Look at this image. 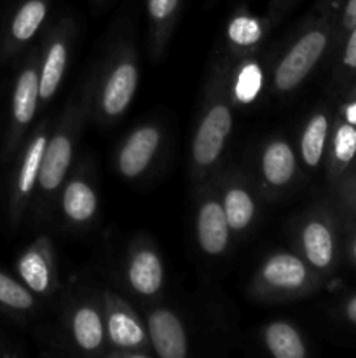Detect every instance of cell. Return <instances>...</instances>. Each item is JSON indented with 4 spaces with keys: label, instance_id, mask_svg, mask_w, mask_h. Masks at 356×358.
Instances as JSON below:
<instances>
[{
    "label": "cell",
    "instance_id": "19",
    "mask_svg": "<svg viewBox=\"0 0 356 358\" xmlns=\"http://www.w3.org/2000/svg\"><path fill=\"white\" fill-rule=\"evenodd\" d=\"M328 136V117L325 114H314L304 128L300 138V154L307 166L316 168L323 157Z\"/></svg>",
    "mask_w": 356,
    "mask_h": 358
},
{
    "label": "cell",
    "instance_id": "21",
    "mask_svg": "<svg viewBox=\"0 0 356 358\" xmlns=\"http://www.w3.org/2000/svg\"><path fill=\"white\" fill-rule=\"evenodd\" d=\"M45 145H47V136L40 133L38 136H35L34 142L28 147L27 154H24L23 164L20 168V175H17V192L21 196L30 194L34 191L35 184H37Z\"/></svg>",
    "mask_w": 356,
    "mask_h": 358
},
{
    "label": "cell",
    "instance_id": "10",
    "mask_svg": "<svg viewBox=\"0 0 356 358\" xmlns=\"http://www.w3.org/2000/svg\"><path fill=\"white\" fill-rule=\"evenodd\" d=\"M163 264L154 248L142 247L133 252L128 264V282L136 294L156 296L163 287Z\"/></svg>",
    "mask_w": 356,
    "mask_h": 358
},
{
    "label": "cell",
    "instance_id": "1",
    "mask_svg": "<svg viewBox=\"0 0 356 358\" xmlns=\"http://www.w3.org/2000/svg\"><path fill=\"white\" fill-rule=\"evenodd\" d=\"M328 45V31L316 27L300 35L286 51L274 72V87L279 93L295 90L316 66Z\"/></svg>",
    "mask_w": 356,
    "mask_h": 358
},
{
    "label": "cell",
    "instance_id": "18",
    "mask_svg": "<svg viewBox=\"0 0 356 358\" xmlns=\"http://www.w3.org/2000/svg\"><path fill=\"white\" fill-rule=\"evenodd\" d=\"M38 72L35 69H24L17 77L13 96V115L17 124H28L37 110Z\"/></svg>",
    "mask_w": 356,
    "mask_h": 358
},
{
    "label": "cell",
    "instance_id": "5",
    "mask_svg": "<svg viewBox=\"0 0 356 358\" xmlns=\"http://www.w3.org/2000/svg\"><path fill=\"white\" fill-rule=\"evenodd\" d=\"M138 86V69L129 58L121 59L108 72L101 91V110L107 117H119L131 103Z\"/></svg>",
    "mask_w": 356,
    "mask_h": 358
},
{
    "label": "cell",
    "instance_id": "15",
    "mask_svg": "<svg viewBox=\"0 0 356 358\" xmlns=\"http://www.w3.org/2000/svg\"><path fill=\"white\" fill-rule=\"evenodd\" d=\"M61 206L63 212L70 220H73V222H87L96 213V192L86 180L75 178V180L68 182V185L63 191Z\"/></svg>",
    "mask_w": 356,
    "mask_h": 358
},
{
    "label": "cell",
    "instance_id": "20",
    "mask_svg": "<svg viewBox=\"0 0 356 358\" xmlns=\"http://www.w3.org/2000/svg\"><path fill=\"white\" fill-rule=\"evenodd\" d=\"M223 213L230 231H244L255 215V203L250 192L243 187L227 189L222 201Z\"/></svg>",
    "mask_w": 356,
    "mask_h": 358
},
{
    "label": "cell",
    "instance_id": "13",
    "mask_svg": "<svg viewBox=\"0 0 356 358\" xmlns=\"http://www.w3.org/2000/svg\"><path fill=\"white\" fill-rule=\"evenodd\" d=\"M105 334V320L96 308L89 304L77 308L72 317V336L82 352H98L103 346Z\"/></svg>",
    "mask_w": 356,
    "mask_h": 358
},
{
    "label": "cell",
    "instance_id": "8",
    "mask_svg": "<svg viewBox=\"0 0 356 358\" xmlns=\"http://www.w3.org/2000/svg\"><path fill=\"white\" fill-rule=\"evenodd\" d=\"M72 136L66 129H61L51 140H47L40 171H38V184L45 192H54L61 185L72 163Z\"/></svg>",
    "mask_w": 356,
    "mask_h": 358
},
{
    "label": "cell",
    "instance_id": "31",
    "mask_svg": "<svg viewBox=\"0 0 356 358\" xmlns=\"http://www.w3.org/2000/svg\"><path fill=\"white\" fill-rule=\"evenodd\" d=\"M346 318L356 325V296H353L346 304Z\"/></svg>",
    "mask_w": 356,
    "mask_h": 358
},
{
    "label": "cell",
    "instance_id": "30",
    "mask_svg": "<svg viewBox=\"0 0 356 358\" xmlns=\"http://www.w3.org/2000/svg\"><path fill=\"white\" fill-rule=\"evenodd\" d=\"M342 117H344V121L351 122V124L356 126V100L349 101L348 105H344V108H342Z\"/></svg>",
    "mask_w": 356,
    "mask_h": 358
},
{
    "label": "cell",
    "instance_id": "4",
    "mask_svg": "<svg viewBox=\"0 0 356 358\" xmlns=\"http://www.w3.org/2000/svg\"><path fill=\"white\" fill-rule=\"evenodd\" d=\"M147 334L161 358L187 357V334L180 318L170 310H154L147 317Z\"/></svg>",
    "mask_w": 356,
    "mask_h": 358
},
{
    "label": "cell",
    "instance_id": "7",
    "mask_svg": "<svg viewBox=\"0 0 356 358\" xmlns=\"http://www.w3.org/2000/svg\"><path fill=\"white\" fill-rule=\"evenodd\" d=\"M258 278L264 287L278 292H293L306 287L309 273L306 264L293 254H274L264 262Z\"/></svg>",
    "mask_w": 356,
    "mask_h": 358
},
{
    "label": "cell",
    "instance_id": "16",
    "mask_svg": "<svg viewBox=\"0 0 356 358\" xmlns=\"http://www.w3.org/2000/svg\"><path fill=\"white\" fill-rule=\"evenodd\" d=\"M264 341L272 357L304 358L307 355L306 345L299 331L286 322H272L264 331Z\"/></svg>",
    "mask_w": 356,
    "mask_h": 358
},
{
    "label": "cell",
    "instance_id": "27",
    "mask_svg": "<svg viewBox=\"0 0 356 358\" xmlns=\"http://www.w3.org/2000/svg\"><path fill=\"white\" fill-rule=\"evenodd\" d=\"M180 0H149V14L156 23H164L171 17Z\"/></svg>",
    "mask_w": 356,
    "mask_h": 358
},
{
    "label": "cell",
    "instance_id": "17",
    "mask_svg": "<svg viewBox=\"0 0 356 358\" xmlns=\"http://www.w3.org/2000/svg\"><path fill=\"white\" fill-rule=\"evenodd\" d=\"M66 58H68V48H66L65 41L58 38V41L51 42L44 63H42L40 73H38L40 100H51L56 94L59 84H61L63 73H65Z\"/></svg>",
    "mask_w": 356,
    "mask_h": 358
},
{
    "label": "cell",
    "instance_id": "3",
    "mask_svg": "<svg viewBox=\"0 0 356 358\" xmlns=\"http://www.w3.org/2000/svg\"><path fill=\"white\" fill-rule=\"evenodd\" d=\"M105 331L110 345L121 352H136L147 346L149 334L142 322L114 294L105 296Z\"/></svg>",
    "mask_w": 356,
    "mask_h": 358
},
{
    "label": "cell",
    "instance_id": "32",
    "mask_svg": "<svg viewBox=\"0 0 356 358\" xmlns=\"http://www.w3.org/2000/svg\"><path fill=\"white\" fill-rule=\"evenodd\" d=\"M353 259L356 261V240H355V243H353Z\"/></svg>",
    "mask_w": 356,
    "mask_h": 358
},
{
    "label": "cell",
    "instance_id": "6",
    "mask_svg": "<svg viewBox=\"0 0 356 358\" xmlns=\"http://www.w3.org/2000/svg\"><path fill=\"white\" fill-rule=\"evenodd\" d=\"M161 142L156 126H140L128 136L117 157V166L124 177L136 178L149 168Z\"/></svg>",
    "mask_w": 356,
    "mask_h": 358
},
{
    "label": "cell",
    "instance_id": "12",
    "mask_svg": "<svg viewBox=\"0 0 356 358\" xmlns=\"http://www.w3.org/2000/svg\"><path fill=\"white\" fill-rule=\"evenodd\" d=\"M17 271L28 289L37 294L47 292L51 289L52 273H54L47 248L38 243L28 248L17 262Z\"/></svg>",
    "mask_w": 356,
    "mask_h": 358
},
{
    "label": "cell",
    "instance_id": "25",
    "mask_svg": "<svg viewBox=\"0 0 356 358\" xmlns=\"http://www.w3.org/2000/svg\"><path fill=\"white\" fill-rule=\"evenodd\" d=\"M227 34H229L232 44L239 45V48H250V45H255L260 41L264 30H262L260 21L243 14V16H236L230 21Z\"/></svg>",
    "mask_w": 356,
    "mask_h": 358
},
{
    "label": "cell",
    "instance_id": "14",
    "mask_svg": "<svg viewBox=\"0 0 356 358\" xmlns=\"http://www.w3.org/2000/svg\"><path fill=\"white\" fill-rule=\"evenodd\" d=\"M262 173L272 187H283L295 173V154L285 140H274L262 154Z\"/></svg>",
    "mask_w": 356,
    "mask_h": 358
},
{
    "label": "cell",
    "instance_id": "11",
    "mask_svg": "<svg viewBox=\"0 0 356 358\" xmlns=\"http://www.w3.org/2000/svg\"><path fill=\"white\" fill-rule=\"evenodd\" d=\"M300 240H302L304 254L311 266H314L316 269L330 268L335 255V241L334 233L325 220H309L304 226Z\"/></svg>",
    "mask_w": 356,
    "mask_h": 358
},
{
    "label": "cell",
    "instance_id": "26",
    "mask_svg": "<svg viewBox=\"0 0 356 358\" xmlns=\"http://www.w3.org/2000/svg\"><path fill=\"white\" fill-rule=\"evenodd\" d=\"M0 303L13 310L24 311L34 306V297L28 292V287L24 289L16 280L0 273Z\"/></svg>",
    "mask_w": 356,
    "mask_h": 358
},
{
    "label": "cell",
    "instance_id": "23",
    "mask_svg": "<svg viewBox=\"0 0 356 358\" xmlns=\"http://www.w3.org/2000/svg\"><path fill=\"white\" fill-rule=\"evenodd\" d=\"M356 157V126L348 121L339 122L332 142V164L335 173H341Z\"/></svg>",
    "mask_w": 356,
    "mask_h": 358
},
{
    "label": "cell",
    "instance_id": "2",
    "mask_svg": "<svg viewBox=\"0 0 356 358\" xmlns=\"http://www.w3.org/2000/svg\"><path fill=\"white\" fill-rule=\"evenodd\" d=\"M230 129L232 112L223 101H218L205 114L192 142V157L198 166L208 168L218 159Z\"/></svg>",
    "mask_w": 356,
    "mask_h": 358
},
{
    "label": "cell",
    "instance_id": "9",
    "mask_svg": "<svg viewBox=\"0 0 356 358\" xmlns=\"http://www.w3.org/2000/svg\"><path fill=\"white\" fill-rule=\"evenodd\" d=\"M230 227L227 224L222 205L215 199H208L201 205L198 213V241L205 254L222 255L229 245Z\"/></svg>",
    "mask_w": 356,
    "mask_h": 358
},
{
    "label": "cell",
    "instance_id": "29",
    "mask_svg": "<svg viewBox=\"0 0 356 358\" xmlns=\"http://www.w3.org/2000/svg\"><path fill=\"white\" fill-rule=\"evenodd\" d=\"M356 24V0H348L344 7V14H342V28L346 31L351 30Z\"/></svg>",
    "mask_w": 356,
    "mask_h": 358
},
{
    "label": "cell",
    "instance_id": "22",
    "mask_svg": "<svg viewBox=\"0 0 356 358\" xmlns=\"http://www.w3.org/2000/svg\"><path fill=\"white\" fill-rule=\"evenodd\" d=\"M45 14H47V6H45L44 0L24 2L13 20V27H10L13 37L20 42L30 41L35 31L40 28L42 21L45 20Z\"/></svg>",
    "mask_w": 356,
    "mask_h": 358
},
{
    "label": "cell",
    "instance_id": "28",
    "mask_svg": "<svg viewBox=\"0 0 356 358\" xmlns=\"http://www.w3.org/2000/svg\"><path fill=\"white\" fill-rule=\"evenodd\" d=\"M342 66L349 72H356V24L349 30L344 55H342Z\"/></svg>",
    "mask_w": 356,
    "mask_h": 358
},
{
    "label": "cell",
    "instance_id": "24",
    "mask_svg": "<svg viewBox=\"0 0 356 358\" xmlns=\"http://www.w3.org/2000/svg\"><path fill=\"white\" fill-rule=\"evenodd\" d=\"M262 84H264V76H262L260 66L255 62H246L236 76L234 96H236L239 103H251L258 96V93H260Z\"/></svg>",
    "mask_w": 356,
    "mask_h": 358
}]
</instances>
